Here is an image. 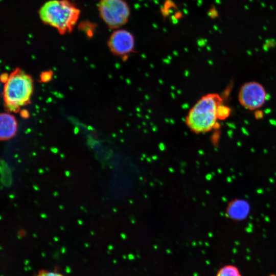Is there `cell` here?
I'll return each mask as SVG.
<instances>
[{
    "label": "cell",
    "mask_w": 276,
    "mask_h": 276,
    "mask_svg": "<svg viewBox=\"0 0 276 276\" xmlns=\"http://www.w3.org/2000/svg\"><path fill=\"white\" fill-rule=\"evenodd\" d=\"M36 276H63L60 273L55 272L49 271L46 270H40Z\"/></svg>",
    "instance_id": "8fae6325"
},
{
    "label": "cell",
    "mask_w": 276,
    "mask_h": 276,
    "mask_svg": "<svg viewBox=\"0 0 276 276\" xmlns=\"http://www.w3.org/2000/svg\"><path fill=\"white\" fill-rule=\"evenodd\" d=\"M231 109L222 103L218 106L217 109V117L218 120H224L230 114Z\"/></svg>",
    "instance_id": "9c48e42d"
},
{
    "label": "cell",
    "mask_w": 276,
    "mask_h": 276,
    "mask_svg": "<svg viewBox=\"0 0 276 276\" xmlns=\"http://www.w3.org/2000/svg\"><path fill=\"white\" fill-rule=\"evenodd\" d=\"M0 136L1 140H6L12 137L17 131V122L15 118L8 113L1 114Z\"/></svg>",
    "instance_id": "52a82bcc"
},
{
    "label": "cell",
    "mask_w": 276,
    "mask_h": 276,
    "mask_svg": "<svg viewBox=\"0 0 276 276\" xmlns=\"http://www.w3.org/2000/svg\"><path fill=\"white\" fill-rule=\"evenodd\" d=\"M53 73L51 71H46L41 74L40 80L43 82H47L52 79Z\"/></svg>",
    "instance_id": "7c38bea8"
},
{
    "label": "cell",
    "mask_w": 276,
    "mask_h": 276,
    "mask_svg": "<svg viewBox=\"0 0 276 276\" xmlns=\"http://www.w3.org/2000/svg\"><path fill=\"white\" fill-rule=\"evenodd\" d=\"M98 9L102 19L112 29L125 25L130 15V7L125 0H100Z\"/></svg>",
    "instance_id": "277c9868"
},
{
    "label": "cell",
    "mask_w": 276,
    "mask_h": 276,
    "mask_svg": "<svg viewBox=\"0 0 276 276\" xmlns=\"http://www.w3.org/2000/svg\"><path fill=\"white\" fill-rule=\"evenodd\" d=\"M268 276H276V275L273 274H269Z\"/></svg>",
    "instance_id": "9a60e30c"
},
{
    "label": "cell",
    "mask_w": 276,
    "mask_h": 276,
    "mask_svg": "<svg viewBox=\"0 0 276 276\" xmlns=\"http://www.w3.org/2000/svg\"><path fill=\"white\" fill-rule=\"evenodd\" d=\"M80 13V10L69 0H50L38 10L41 21L56 29L61 35L72 32Z\"/></svg>",
    "instance_id": "6da1fadb"
},
{
    "label": "cell",
    "mask_w": 276,
    "mask_h": 276,
    "mask_svg": "<svg viewBox=\"0 0 276 276\" xmlns=\"http://www.w3.org/2000/svg\"><path fill=\"white\" fill-rule=\"evenodd\" d=\"M238 98L242 107L249 110H256L265 103L267 94L261 83L256 81H249L241 86Z\"/></svg>",
    "instance_id": "5b68a950"
},
{
    "label": "cell",
    "mask_w": 276,
    "mask_h": 276,
    "mask_svg": "<svg viewBox=\"0 0 276 276\" xmlns=\"http://www.w3.org/2000/svg\"><path fill=\"white\" fill-rule=\"evenodd\" d=\"M216 276H243L239 268L233 264H226L217 271Z\"/></svg>",
    "instance_id": "ba28073f"
},
{
    "label": "cell",
    "mask_w": 276,
    "mask_h": 276,
    "mask_svg": "<svg viewBox=\"0 0 276 276\" xmlns=\"http://www.w3.org/2000/svg\"><path fill=\"white\" fill-rule=\"evenodd\" d=\"M31 77L20 69L15 70L5 83L4 99L9 110L17 112L30 102L33 93Z\"/></svg>",
    "instance_id": "3957f363"
},
{
    "label": "cell",
    "mask_w": 276,
    "mask_h": 276,
    "mask_svg": "<svg viewBox=\"0 0 276 276\" xmlns=\"http://www.w3.org/2000/svg\"><path fill=\"white\" fill-rule=\"evenodd\" d=\"M9 75L7 73H5L2 75L1 76V81L5 83L8 79Z\"/></svg>",
    "instance_id": "4fadbf2b"
},
{
    "label": "cell",
    "mask_w": 276,
    "mask_h": 276,
    "mask_svg": "<svg viewBox=\"0 0 276 276\" xmlns=\"http://www.w3.org/2000/svg\"><path fill=\"white\" fill-rule=\"evenodd\" d=\"M21 116L24 118H27L29 116V112L26 110H22L21 111Z\"/></svg>",
    "instance_id": "5bb4252c"
},
{
    "label": "cell",
    "mask_w": 276,
    "mask_h": 276,
    "mask_svg": "<svg viewBox=\"0 0 276 276\" xmlns=\"http://www.w3.org/2000/svg\"><path fill=\"white\" fill-rule=\"evenodd\" d=\"M79 26L80 28L85 32L88 36H91L93 35L95 29V26L93 24L88 21H84L81 22Z\"/></svg>",
    "instance_id": "30bf717a"
},
{
    "label": "cell",
    "mask_w": 276,
    "mask_h": 276,
    "mask_svg": "<svg viewBox=\"0 0 276 276\" xmlns=\"http://www.w3.org/2000/svg\"><path fill=\"white\" fill-rule=\"evenodd\" d=\"M108 46L114 55L126 58L134 51L135 40L133 34L124 29L113 32L108 40Z\"/></svg>",
    "instance_id": "8992f818"
},
{
    "label": "cell",
    "mask_w": 276,
    "mask_h": 276,
    "mask_svg": "<svg viewBox=\"0 0 276 276\" xmlns=\"http://www.w3.org/2000/svg\"><path fill=\"white\" fill-rule=\"evenodd\" d=\"M222 103L217 94H209L201 97L190 110L186 118L188 127L196 133L213 129L218 120L217 109Z\"/></svg>",
    "instance_id": "7a4b0ae2"
}]
</instances>
